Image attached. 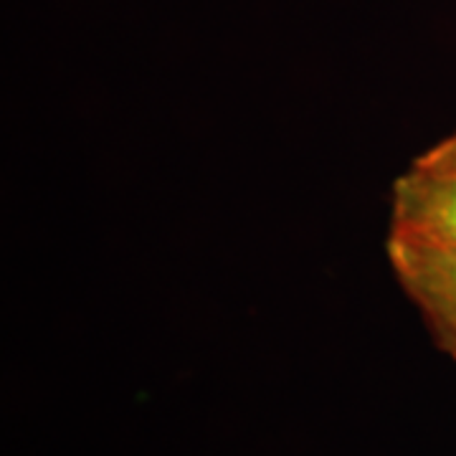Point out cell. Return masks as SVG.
Here are the masks:
<instances>
[{"instance_id":"obj_1","label":"cell","mask_w":456,"mask_h":456,"mask_svg":"<svg viewBox=\"0 0 456 456\" xmlns=\"http://www.w3.org/2000/svg\"><path fill=\"white\" fill-rule=\"evenodd\" d=\"M391 244L456 256V134L398 180Z\"/></svg>"},{"instance_id":"obj_2","label":"cell","mask_w":456,"mask_h":456,"mask_svg":"<svg viewBox=\"0 0 456 456\" xmlns=\"http://www.w3.org/2000/svg\"><path fill=\"white\" fill-rule=\"evenodd\" d=\"M393 264L411 292L456 338V256L391 244Z\"/></svg>"}]
</instances>
